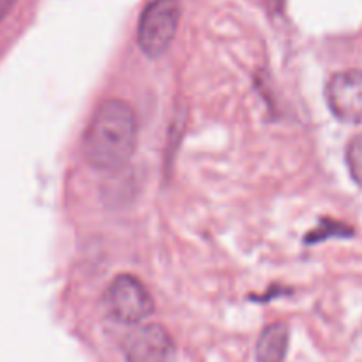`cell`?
Returning <instances> with one entry per match:
<instances>
[{
  "label": "cell",
  "instance_id": "cell-3",
  "mask_svg": "<svg viewBox=\"0 0 362 362\" xmlns=\"http://www.w3.org/2000/svg\"><path fill=\"white\" fill-rule=\"evenodd\" d=\"M105 308L120 324H140L154 313V299L144 283L131 274H120L105 292Z\"/></svg>",
  "mask_w": 362,
  "mask_h": 362
},
{
  "label": "cell",
  "instance_id": "cell-1",
  "mask_svg": "<svg viewBox=\"0 0 362 362\" xmlns=\"http://www.w3.org/2000/svg\"><path fill=\"white\" fill-rule=\"evenodd\" d=\"M136 138L133 108L120 99H108L99 105L85 129V158L98 170H119L133 158Z\"/></svg>",
  "mask_w": 362,
  "mask_h": 362
},
{
  "label": "cell",
  "instance_id": "cell-4",
  "mask_svg": "<svg viewBox=\"0 0 362 362\" xmlns=\"http://www.w3.org/2000/svg\"><path fill=\"white\" fill-rule=\"evenodd\" d=\"M332 115L341 122H362V71L349 69L332 74L325 87Z\"/></svg>",
  "mask_w": 362,
  "mask_h": 362
},
{
  "label": "cell",
  "instance_id": "cell-2",
  "mask_svg": "<svg viewBox=\"0 0 362 362\" xmlns=\"http://www.w3.org/2000/svg\"><path fill=\"white\" fill-rule=\"evenodd\" d=\"M180 6L177 0H152L138 21L136 39L141 52L159 57L170 48L179 28Z\"/></svg>",
  "mask_w": 362,
  "mask_h": 362
},
{
  "label": "cell",
  "instance_id": "cell-7",
  "mask_svg": "<svg viewBox=\"0 0 362 362\" xmlns=\"http://www.w3.org/2000/svg\"><path fill=\"white\" fill-rule=\"evenodd\" d=\"M346 165L354 182L362 187V133L357 134L346 148Z\"/></svg>",
  "mask_w": 362,
  "mask_h": 362
},
{
  "label": "cell",
  "instance_id": "cell-5",
  "mask_svg": "<svg viewBox=\"0 0 362 362\" xmlns=\"http://www.w3.org/2000/svg\"><path fill=\"white\" fill-rule=\"evenodd\" d=\"M172 354V336L159 324L138 327L124 341V356L127 362H168Z\"/></svg>",
  "mask_w": 362,
  "mask_h": 362
},
{
  "label": "cell",
  "instance_id": "cell-8",
  "mask_svg": "<svg viewBox=\"0 0 362 362\" xmlns=\"http://www.w3.org/2000/svg\"><path fill=\"white\" fill-rule=\"evenodd\" d=\"M14 4H16V0H0V21L7 16V13L13 9Z\"/></svg>",
  "mask_w": 362,
  "mask_h": 362
},
{
  "label": "cell",
  "instance_id": "cell-6",
  "mask_svg": "<svg viewBox=\"0 0 362 362\" xmlns=\"http://www.w3.org/2000/svg\"><path fill=\"white\" fill-rule=\"evenodd\" d=\"M288 350V329L283 324L269 325L257 343L258 362H283Z\"/></svg>",
  "mask_w": 362,
  "mask_h": 362
}]
</instances>
